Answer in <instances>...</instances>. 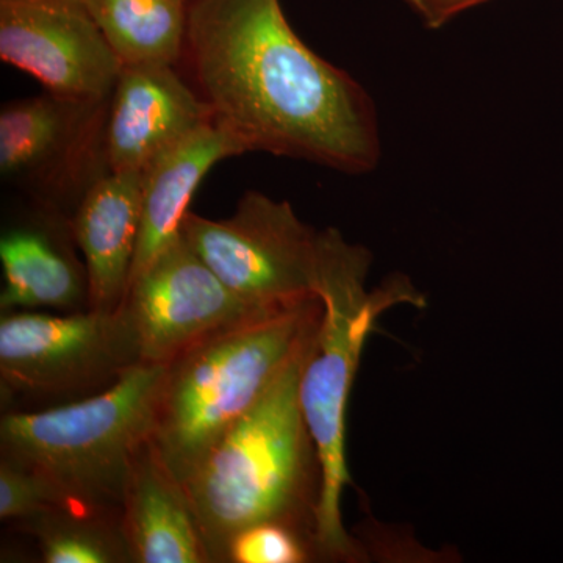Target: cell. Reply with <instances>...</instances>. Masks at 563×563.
Listing matches in <instances>:
<instances>
[{
    "label": "cell",
    "instance_id": "obj_7",
    "mask_svg": "<svg viewBox=\"0 0 563 563\" xmlns=\"http://www.w3.org/2000/svg\"><path fill=\"white\" fill-rule=\"evenodd\" d=\"M180 235L235 295L258 309L318 299V235L287 201L250 191L228 220L188 211Z\"/></svg>",
    "mask_w": 563,
    "mask_h": 563
},
{
    "label": "cell",
    "instance_id": "obj_5",
    "mask_svg": "<svg viewBox=\"0 0 563 563\" xmlns=\"http://www.w3.org/2000/svg\"><path fill=\"white\" fill-rule=\"evenodd\" d=\"M165 372L166 365L141 363L101 395L36 412H3L0 457L35 473L62 504L122 510Z\"/></svg>",
    "mask_w": 563,
    "mask_h": 563
},
{
    "label": "cell",
    "instance_id": "obj_15",
    "mask_svg": "<svg viewBox=\"0 0 563 563\" xmlns=\"http://www.w3.org/2000/svg\"><path fill=\"white\" fill-rule=\"evenodd\" d=\"M103 103L69 101L47 95L9 103L0 113V172L3 177L38 174L62 154L74 150V141L88 139L90 122Z\"/></svg>",
    "mask_w": 563,
    "mask_h": 563
},
{
    "label": "cell",
    "instance_id": "obj_10",
    "mask_svg": "<svg viewBox=\"0 0 563 563\" xmlns=\"http://www.w3.org/2000/svg\"><path fill=\"white\" fill-rule=\"evenodd\" d=\"M213 111L169 65L124 66L110 98L103 154L113 173H143L213 121Z\"/></svg>",
    "mask_w": 563,
    "mask_h": 563
},
{
    "label": "cell",
    "instance_id": "obj_17",
    "mask_svg": "<svg viewBox=\"0 0 563 563\" xmlns=\"http://www.w3.org/2000/svg\"><path fill=\"white\" fill-rule=\"evenodd\" d=\"M16 525L46 563H133L122 510L57 504Z\"/></svg>",
    "mask_w": 563,
    "mask_h": 563
},
{
    "label": "cell",
    "instance_id": "obj_11",
    "mask_svg": "<svg viewBox=\"0 0 563 563\" xmlns=\"http://www.w3.org/2000/svg\"><path fill=\"white\" fill-rule=\"evenodd\" d=\"M143 209V173L92 181L70 218L90 280L91 310L117 312L131 285Z\"/></svg>",
    "mask_w": 563,
    "mask_h": 563
},
{
    "label": "cell",
    "instance_id": "obj_14",
    "mask_svg": "<svg viewBox=\"0 0 563 563\" xmlns=\"http://www.w3.org/2000/svg\"><path fill=\"white\" fill-rule=\"evenodd\" d=\"M239 136L217 120L202 125L143 172V209L131 282L180 233L192 196L224 158L246 154Z\"/></svg>",
    "mask_w": 563,
    "mask_h": 563
},
{
    "label": "cell",
    "instance_id": "obj_9",
    "mask_svg": "<svg viewBox=\"0 0 563 563\" xmlns=\"http://www.w3.org/2000/svg\"><path fill=\"white\" fill-rule=\"evenodd\" d=\"M0 58L87 103L110 99L122 70L81 0H0Z\"/></svg>",
    "mask_w": 563,
    "mask_h": 563
},
{
    "label": "cell",
    "instance_id": "obj_2",
    "mask_svg": "<svg viewBox=\"0 0 563 563\" xmlns=\"http://www.w3.org/2000/svg\"><path fill=\"white\" fill-rule=\"evenodd\" d=\"M372 252L336 229L318 235V298L322 313L306 352L299 379L303 418L317 444L322 473L317 514L320 561H358V547L343 525L342 496L351 484L346 459V413L363 347L380 314L396 306H424L407 277H388L366 290Z\"/></svg>",
    "mask_w": 563,
    "mask_h": 563
},
{
    "label": "cell",
    "instance_id": "obj_16",
    "mask_svg": "<svg viewBox=\"0 0 563 563\" xmlns=\"http://www.w3.org/2000/svg\"><path fill=\"white\" fill-rule=\"evenodd\" d=\"M124 66H174L185 54L190 0H81Z\"/></svg>",
    "mask_w": 563,
    "mask_h": 563
},
{
    "label": "cell",
    "instance_id": "obj_20",
    "mask_svg": "<svg viewBox=\"0 0 563 563\" xmlns=\"http://www.w3.org/2000/svg\"><path fill=\"white\" fill-rule=\"evenodd\" d=\"M484 2L487 0H406L407 5L429 29L443 27L463 11Z\"/></svg>",
    "mask_w": 563,
    "mask_h": 563
},
{
    "label": "cell",
    "instance_id": "obj_13",
    "mask_svg": "<svg viewBox=\"0 0 563 563\" xmlns=\"http://www.w3.org/2000/svg\"><path fill=\"white\" fill-rule=\"evenodd\" d=\"M62 220L60 214H54L49 221L18 225L3 232L0 240L2 312L91 310L87 265L74 252L77 243L70 221L62 225Z\"/></svg>",
    "mask_w": 563,
    "mask_h": 563
},
{
    "label": "cell",
    "instance_id": "obj_18",
    "mask_svg": "<svg viewBox=\"0 0 563 563\" xmlns=\"http://www.w3.org/2000/svg\"><path fill=\"white\" fill-rule=\"evenodd\" d=\"M320 561L312 537L280 523H262L236 533L225 563H306Z\"/></svg>",
    "mask_w": 563,
    "mask_h": 563
},
{
    "label": "cell",
    "instance_id": "obj_19",
    "mask_svg": "<svg viewBox=\"0 0 563 563\" xmlns=\"http://www.w3.org/2000/svg\"><path fill=\"white\" fill-rule=\"evenodd\" d=\"M57 504L62 503L41 477L0 457V520L21 523Z\"/></svg>",
    "mask_w": 563,
    "mask_h": 563
},
{
    "label": "cell",
    "instance_id": "obj_1",
    "mask_svg": "<svg viewBox=\"0 0 563 563\" xmlns=\"http://www.w3.org/2000/svg\"><path fill=\"white\" fill-rule=\"evenodd\" d=\"M185 54L214 120L247 152L347 174L379 163L372 96L303 44L279 0H190Z\"/></svg>",
    "mask_w": 563,
    "mask_h": 563
},
{
    "label": "cell",
    "instance_id": "obj_6",
    "mask_svg": "<svg viewBox=\"0 0 563 563\" xmlns=\"http://www.w3.org/2000/svg\"><path fill=\"white\" fill-rule=\"evenodd\" d=\"M141 363L139 340L122 309L18 310L0 320L3 412H36L101 395Z\"/></svg>",
    "mask_w": 563,
    "mask_h": 563
},
{
    "label": "cell",
    "instance_id": "obj_8",
    "mask_svg": "<svg viewBox=\"0 0 563 563\" xmlns=\"http://www.w3.org/2000/svg\"><path fill=\"white\" fill-rule=\"evenodd\" d=\"M121 309L147 365H168L214 333L273 312L235 295L180 233L131 282Z\"/></svg>",
    "mask_w": 563,
    "mask_h": 563
},
{
    "label": "cell",
    "instance_id": "obj_12",
    "mask_svg": "<svg viewBox=\"0 0 563 563\" xmlns=\"http://www.w3.org/2000/svg\"><path fill=\"white\" fill-rule=\"evenodd\" d=\"M133 563H210L190 496L151 437L133 455L122 501Z\"/></svg>",
    "mask_w": 563,
    "mask_h": 563
},
{
    "label": "cell",
    "instance_id": "obj_4",
    "mask_svg": "<svg viewBox=\"0 0 563 563\" xmlns=\"http://www.w3.org/2000/svg\"><path fill=\"white\" fill-rule=\"evenodd\" d=\"M321 299L214 333L166 365L151 440L181 484L309 346Z\"/></svg>",
    "mask_w": 563,
    "mask_h": 563
},
{
    "label": "cell",
    "instance_id": "obj_3",
    "mask_svg": "<svg viewBox=\"0 0 563 563\" xmlns=\"http://www.w3.org/2000/svg\"><path fill=\"white\" fill-rule=\"evenodd\" d=\"M307 350L184 483L210 563H225L233 537L255 525L290 526L317 543L321 463L299 399Z\"/></svg>",
    "mask_w": 563,
    "mask_h": 563
}]
</instances>
